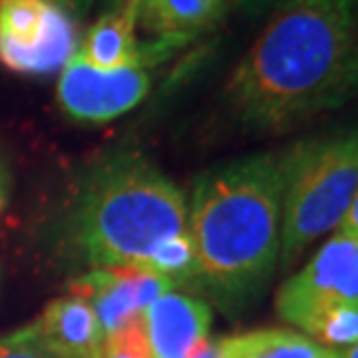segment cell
<instances>
[{
    "label": "cell",
    "instance_id": "5bb4252c",
    "mask_svg": "<svg viewBox=\"0 0 358 358\" xmlns=\"http://www.w3.org/2000/svg\"><path fill=\"white\" fill-rule=\"evenodd\" d=\"M141 268L166 278L173 287L182 285V282H196V259L189 234L185 231L176 238L162 243Z\"/></svg>",
    "mask_w": 358,
    "mask_h": 358
},
{
    "label": "cell",
    "instance_id": "603a6c76",
    "mask_svg": "<svg viewBox=\"0 0 358 358\" xmlns=\"http://www.w3.org/2000/svg\"><path fill=\"white\" fill-rule=\"evenodd\" d=\"M0 203H3V185H0Z\"/></svg>",
    "mask_w": 358,
    "mask_h": 358
},
{
    "label": "cell",
    "instance_id": "e0dca14e",
    "mask_svg": "<svg viewBox=\"0 0 358 358\" xmlns=\"http://www.w3.org/2000/svg\"><path fill=\"white\" fill-rule=\"evenodd\" d=\"M338 231H340V234H347V236H358V192H356V196H354L352 206H349V210H347L345 220L340 222Z\"/></svg>",
    "mask_w": 358,
    "mask_h": 358
},
{
    "label": "cell",
    "instance_id": "ffe728a7",
    "mask_svg": "<svg viewBox=\"0 0 358 358\" xmlns=\"http://www.w3.org/2000/svg\"><path fill=\"white\" fill-rule=\"evenodd\" d=\"M189 358H220L217 354V347H215V342H208V345H203L199 352L192 354Z\"/></svg>",
    "mask_w": 358,
    "mask_h": 358
},
{
    "label": "cell",
    "instance_id": "6da1fadb",
    "mask_svg": "<svg viewBox=\"0 0 358 358\" xmlns=\"http://www.w3.org/2000/svg\"><path fill=\"white\" fill-rule=\"evenodd\" d=\"M358 90V17L352 0H280L234 67L227 106L241 125L287 132Z\"/></svg>",
    "mask_w": 358,
    "mask_h": 358
},
{
    "label": "cell",
    "instance_id": "7a4b0ae2",
    "mask_svg": "<svg viewBox=\"0 0 358 358\" xmlns=\"http://www.w3.org/2000/svg\"><path fill=\"white\" fill-rule=\"evenodd\" d=\"M282 153L252 155L201 173L187 206L196 282L224 301H245L280 262Z\"/></svg>",
    "mask_w": 358,
    "mask_h": 358
},
{
    "label": "cell",
    "instance_id": "30bf717a",
    "mask_svg": "<svg viewBox=\"0 0 358 358\" xmlns=\"http://www.w3.org/2000/svg\"><path fill=\"white\" fill-rule=\"evenodd\" d=\"M26 329L58 358H104L102 326L93 308L77 296L49 303L40 319Z\"/></svg>",
    "mask_w": 358,
    "mask_h": 358
},
{
    "label": "cell",
    "instance_id": "3957f363",
    "mask_svg": "<svg viewBox=\"0 0 358 358\" xmlns=\"http://www.w3.org/2000/svg\"><path fill=\"white\" fill-rule=\"evenodd\" d=\"M185 231V196L136 153L106 159L90 176L74 217L77 248L97 268H141L162 243Z\"/></svg>",
    "mask_w": 358,
    "mask_h": 358
},
{
    "label": "cell",
    "instance_id": "cb8c5ba5",
    "mask_svg": "<svg viewBox=\"0 0 358 358\" xmlns=\"http://www.w3.org/2000/svg\"><path fill=\"white\" fill-rule=\"evenodd\" d=\"M352 3H354V5H358V0H352Z\"/></svg>",
    "mask_w": 358,
    "mask_h": 358
},
{
    "label": "cell",
    "instance_id": "52a82bcc",
    "mask_svg": "<svg viewBox=\"0 0 358 358\" xmlns=\"http://www.w3.org/2000/svg\"><path fill=\"white\" fill-rule=\"evenodd\" d=\"M150 65L97 70L79 53L67 60L58 79V104L77 123H109L148 95Z\"/></svg>",
    "mask_w": 358,
    "mask_h": 358
},
{
    "label": "cell",
    "instance_id": "4fadbf2b",
    "mask_svg": "<svg viewBox=\"0 0 358 358\" xmlns=\"http://www.w3.org/2000/svg\"><path fill=\"white\" fill-rule=\"evenodd\" d=\"M220 358H340V349L319 345L289 329H257L215 342Z\"/></svg>",
    "mask_w": 358,
    "mask_h": 358
},
{
    "label": "cell",
    "instance_id": "8992f818",
    "mask_svg": "<svg viewBox=\"0 0 358 358\" xmlns=\"http://www.w3.org/2000/svg\"><path fill=\"white\" fill-rule=\"evenodd\" d=\"M77 53V28L51 0H0V63L26 77L60 72Z\"/></svg>",
    "mask_w": 358,
    "mask_h": 358
},
{
    "label": "cell",
    "instance_id": "2e32d148",
    "mask_svg": "<svg viewBox=\"0 0 358 358\" xmlns=\"http://www.w3.org/2000/svg\"><path fill=\"white\" fill-rule=\"evenodd\" d=\"M0 358H58L49 349H44L28 329H21L12 335L0 338Z\"/></svg>",
    "mask_w": 358,
    "mask_h": 358
},
{
    "label": "cell",
    "instance_id": "8fae6325",
    "mask_svg": "<svg viewBox=\"0 0 358 358\" xmlns=\"http://www.w3.org/2000/svg\"><path fill=\"white\" fill-rule=\"evenodd\" d=\"M70 294L93 308L104 338L143 315L139 299V268H95L74 280Z\"/></svg>",
    "mask_w": 358,
    "mask_h": 358
},
{
    "label": "cell",
    "instance_id": "7402d4cb",
    "mask_svg": "<svg viewBox=\"0 0 358 358\" xmlns=\"http://www.w3.org/2000/svg\"><path fill=\"white\" fill-rule=\"evenodd\" d=\"M116 3L118 0H106V5H111V7H116Z\"/></svg>",
    "mask_w": 358,
    "mask_h": 358
},
{
    "label": "cell",
    "instance_id": "9c48e42d",
    "mask_svg": "<svg viewBox=\"0 0 358 358\" xmlns=\"http://www.w3.org/2000/svg\"><path fill=\"white\" fill-rule=\"evenodd\" d=\"M185 40L173 37H159L157 42H150L141 47L136 37V21L127 7H111L100 19L77 51L79 56L97 70H120L132 65H155L164 60L173 49H178Z\"/></svg>",
    "mask_w": 358,
    "mask_h": 358
},
{
    "label": "cell",
    "instance_id": "277c9868",
    "mask_svg": "<svg viewBox=\"0 0 358 358\" xmlns=\"http://www.w3.org/2000/svg\"><path fill=\"white\" fill-rule=\"evenodd\" d=\"M280 264L292 266L306 248L338 231L358 192V127L308 139L282 153Z\"/></svg>",
    "mask_w": 358,
    "mask_h": 358
},
{
    "label": "cell",
    "instance_id": "ba28073f",
    "mask_svg": "<svg viewBox=\"0 0 358 358\" xmlns=\"http://www.w3.org/2000/svg\"><path fill=\"white\" fill-rule=\"evenodd\" d=\"M213 312L203 301L166 292L143 310V329L155 358H189L208 345Z\"/></svg>",
    "mask_w": 358,
    "mask_h": 358
},
{
    "label": "cell",
    "instance_id": "ac0fdd59",
    "mask_svg": "<svg viewBox=\"0 0 358 358\" xmlns=\"http://www.w3.org/2000/svg\"><path fill=\"white\" fill-rule=\"evenodd\" d=\"M58 7H63L67 14H77V17H83L88 12V7L93 0H53Z\"/></svg>",
    "mask_w": 358,
    "mask_h": 358
},
{
    "label": "cell",
    "instance_id": "d6986e66",
    "mask_svg": "<svg viewBox=\"0 0 358 358\" xmlns=\"http://www.w3.org/2000/svg\"><path fill=\"white\" fill-rule=\"evenodd\" d=\"M234 3L248 12H264L266 7H275L280 0H234Z\"/></svg>",
    "mask_w": 358,
    "mask_h": 358
},
{
    "label": "cell",
    "instance_id": "5b68a950",
    "mask_svg": "<svg viewBox=\"0 0 358 358\" xmlns=\"http://www.w3.org/2000/svg\"><path fill=\"white\" fill-rule=\"evenodd\" d=\"M280 319L312 335L326 319L342 312L358 315V236L335 231L275 296Z\"/></svg>",
    "mask_w": 358,
    "mask_h": 358
},
{
    "label": "cell",
    "instance_id": "7c38bea8",
    "mask_svg": "<svg viewBox=\"0 0 358 358\" xmlns=\"http://www.w3.org/2000/svg\"><path fill=\"white\" fill-rule=\"evenodd\" d=\"M118 5L132 12L136 28L189 42L224 17L229 0H118Z\"/></svg>",
    "mask_w": 358,
    "mask_h": 358
},
{
    "label": "cell",
    "instance_id": "9a60e30c",
    "mask_svg": "<svg viewBox=\"0 0 358 358\" xmlns=\"http://www.w3.org/2000/svg\"><path fill=\"white\" fill-rule=\"evenodd\" d=\"M104 358H155L143 329V315L104 340Z\"/></svg>",
    "mask_w": 358,
    "mask_h": 358
},
{
    "label": "cell",
    "instance_id": "44dd1931",
    "mask_svg": "<svg viewBox=\"0 0 358 358\" xmlns=\"http://www.w3.org/2000/svg\"><path fill=\"white\" fill-rule=\"evenodd\" d=\"M340 358H358V342L347 349H340Z\"/></svg>",
    "mask_w": 358,
    "mask_h": 358
}]
</instances>
